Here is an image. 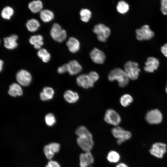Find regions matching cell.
I'll return each instance as SVG.
<instances>
[{
    "label": "cell",
    "instance_id": "6da1fadb",
    "mask_svg": "<svg viewBox=\"0 0 167 167\" xmlns=\"http://www.w3.org/2000/svg\"><path fill=\"white\" fill-rule=\"evenodd\" d=\"M75 133L78 136L77 142L84 152H90L94 145L92 136L87 128L84 126L78 127Z\"/></svg>",
    "mask_w": 167,
    "mask_h": 167
},
{
    "label": "cell",
    "instance_id": "7a4b0ae2",
    "mask_svg": "<svg viewBox=\"0 0 167 167\" xmlns=\"http://www.w3.org/2000/svg\"><path fill=\"white\" fill-rule=\"evenodd\" d=\"M108 79L110 81L116 80L118 85L124 88L128 84L129 79L124 70L119 68H115L109 72L108 75Z\"/></svg>",
    "mask_w": 167,
    "mask_h": 167
},
{
    "label": "cell",
    "instance_id": "3957f363",
    "mask_svg": "<svg viewBox=\"0 0 167 167\" xmlns=\"http://www.w3.org/2000/svg\"><path fill=\"white\" fill-rule=\"evenodd\" d=\"M124 70L129 79L133 80H135L138 78L140 71L138 64L131 61L125 63Z\"/></svg>",
    "mask_w": 167,
    "mask_h": 167
},
{
    "label": "cell",
    "instance_id": "277c9868",
    "mask_svg": "<svg viewBox=\"0 0 167 167\" xmlns=\"http://www.w3.org/2000/svg\"><path fill=\"white\" fill-rule=\"evenodd\" d=\"M93 32L96 35L98 40L102 42L106 41L111 33L110 28L104 24L101 23L94 26Z\"/></svg>",
    "mask_w": 167,
    "mask_h": 167
},
{
    "label": "cell",
    "instance_id": "5b68a950",
    "mask_svg": "<svg viewBox=\"0 0 167 167\" xmlns=\"http://www.w3.org/2000/svg\"><path fill=\"white\" fill-rule=\"evenodd\" d=\"M111 132L113 136L117 139V142L118 145H121L126 140L130 139L131 137V132L120 127L113 128L111 130Z\"/></svg>",
    "mask_w": 167,
    "mask_h": 167
},
{
    "label": "cell",
    "instance_id": "8992f818",
    "mask_svg": "<svg viewBox=\"0 0 167 167\" xmlns=\"http://www.w3.org/2000/svg\"><path fill=\"white\" fill-rule=\"evenodd\" d=\"M50 34L54 41L59 42H63L67 37L66 31L63 29L60 25L56 23L53 24L50 30Z\"/></svg>",
    "mask_w": 167,
    "mask_h": 167
},
{
    "label": "cell",
    "instance_id": "52a82bcc",
    "mask_svg": "<svg viewBox=\"0 0 167 167\" xmlns=\"http://www.w3.org/2000/svg\"><path fill=\"white\" fill-rule=\"evenodd\" d=\"M136 39L139 41L148 40L151 39L154 36V32L150 28L148 25L142 26L141 28L135 31Z\"/></svg>",
    "mask_w": 167,
    "mask_h": 167
},
{
    "label": "cell",
    "instance_id": "ba28073f",
    "mask_svg": "<svg viewBox=\"0 0 167 167\" xmlns=\"http://www.w3.org/2000/svg\"><path fill=\"white\" fill-rule=\"evenodd\" d=\"M32 76L30 72L24 69L19 71L16 75L17 82L21 86H29L32 81Z\"/></svg>",
    "mask_w": 167,
    "mask_h": 167
},
{
    "label": "cell",
    "instance_id": "9c48e42d",
    "mask_svg": "<svg viewBox=\"0 0 167 167\" xmlns=\"http://www.w3.org/2000/svg\"><path fill=\"white\" fill-rule=\"evenodd\" d=\"M104 120L108 123L114 126L118 125L121 122L119 114L112 109H109L105 112Z\"/></svg>",
    "mask_w": 167,
    "mask_h": 167
},
{
    "label": "cell",
    "instance_id": "30bf717a",
    "mask_svg": "<svg viewBox=\"0 0 167 167\" xmlns=\"http://www.w3.org/2000/svg\"><path fill=\"white\" fill-rule=\"evenodd\" d=\"M162 115L158 109H154L148 111L145 116L147 121L151 124H158L162 120Z\"/></svg>",
    "mask_w": 167,
    "mask_h": 167
},
{
    "label": "cell",
    "instance_id": "8fae6325",
    "mask_svg": "<svg viewBox=\"0 0 167 167\" xmlns=\"http://www.w3.org/2000/svg\"><path fill=\"white\" fill-rule=\"evenodd\" d=\"M167 146L164 143H156L152 145L149 150L151 155L159 158H161L166 152Z\"/></svg>",
    "mask_w": 167,
    "mask_h": 167
},
{
    "label": "cell",
    "instance_id": "7c38bea8",
    "mask_svg": "<svg viewBox=\"0 0 167 167\" xmlns=\"http://www.w3.org/2000/svg\"><path fill=\"white\" fill-rule=\"evenodd\" d=\"M60 147V144L57 143H52L45 145L44 148V152L47 159L51 160L54 154L59 151Z\"/></svg>",
    "mask_w": 167,
    "mask_h": 167
},
{
    "label": "cell",
    "instance_id": "4fadbf2b",
    "mask_svg": "<svg viewBox=\"0 0 167 167\" xmlns=\"http://www.w3.org/2000/svg\"><path fill=\"white\" fill-rule=\"evenodd\" d=\"M90 57L92 61L97 64H103L105 59L104 53L96 48H94L90 53Z\"/></svg>",
    "mask_w": 167,
    "mask_h": 167
},
{
    "label": "cell",
    "instance_id": "5bb4252c",
    "mask_svg": "<svg viewBox=\"0 0 167 167\" xmlns=\"http://www.w3.org/2000/svg\"><path fill=\"white\" fill-rule=\"evenodd\" d=\"M79 158L80 167H92L91 165L94 162V159L90 152L81 153Z\"/></svg>",
    "mask_w": 167,
    "mask_h": 167
},
{
    "label": "cell",
    "instance_id": "9a60e30c",
    "mask_svg": "<svg viewBox=\"0 0 167 167\" xmlns=\"http://www.w3.org/2000/svg\"><path fill=\"white\" fill-rule=\"evenodd\" d=\"M159 64V61L157 58L153 57H149L145 62L144 69L146 72H153L157 69Z\"/></svg>",
    "mask_w": 167,
    "mask_h": 167
},
{
    "label": "cell",
    "instance_id": "2e32d148",
    "mask_svg": "<svg viewBox=\"0 0 167 167\" xmlns=\"http://www.w3.org/2000/svg\"><path fill=\"white\" fill-rule=\"evenodd\" d=\"M76 82L79 86L85 89L92 88L94 85L88 74H83L79 75L76 79Z\"/></svg>",
    "mask_w": 167,
    "mask_h": 167
},
{
    "label": "cell",
    "instance_id": "e0dca14e",
    "mask_svg": "<svg viewBox=\"0 0 167 167\" xmlns=\"http://www.w3.org/2000/svg\"><path fill=\"white\" fill-rule=\"evenodd\" d=\"M18 37L15 34H12L4 38V45L5 47L8 49H13L18 46L17 40Z\"/></svg>",
    "mask_w": 167,
    "mask_h": 167
},
{
    "label": "cell",
    "instance_id": "ac0fdd59",
    "mask_svg": "<svg viewBox=\"0 0 167 167\" xmlns=\"http://www.w3.org/2000/svg\"><path fill=\"white\" fill-rule=\"evenodd\" d=\"M67 72L71 75H76L80 72L82 70L80 64L76 60H73L67 63Z\"/></svg>",
    "mask_w": 167,
    "mask_h": 167
},
{
    "label": "cell",
    "instance_id": "d6986e66",
    "mask_svg": "<svg viewBox=\"0 0 167 167\" xmlns=\"http://www.w3.org/2000/svg\"><path fill=\"white\" fill-rule=\"evenodd\" d=\"M69 51L72 53H75L79 50L80 44L79 41L76 38L71 37L69 38L66 43Z\"/></svg>",
    "mask_w": 167,
    "mask_h": 167
},
{
    "label": "cell",
    "instance_id": "ffe728a7",
    "mask_svg": "<svg viewBox=\"0 0 167 167\" xmlns=\"http://www.w3.org/2000/svg\"><path fill=\"white\" fill-rule=\"evenodd\" d=\"M54 91L51 87H45L44 88L40 94L41 99L43 101L51 99L53 97Z\"/></svg>",
    "mask_w": 167,
    "mask_h": 167
},
{
    "label": "cell",
    "instance_id": "44dd1931",
    "mask_svg": "<svg viewBox=\"0 0 167 167\" xmlns=\"http://www.w3.org/2000/svg\"><path fill=\"white\" fill-rule=\"evenodd\" d=\"M63 97L65 100L70 103L76 102L79 98L78 94L71 90L65 91L63 94Z\"/></svg>",
    "mask_w": 167,
    "mask_h": 167
},
{
    "label": "cell",
    "instance_id": "7402d4cb",
    "mask_svg": "<svg viewBox=\"0 0 167 167\" xmlns=\"http://www.w3.org/2000/svg\"><path fill=\"white\" fill-rule=\"evenodd\" d=\"M8 94L13 97L21 96L23 93L21 86L18 83H14L9 87Z\"/></svg>",
    "mask_w": 167,
    "mask_h": 167
},
{
    "label": "cell",
    "instance_id": "603a6c76",
    "mask_svg": "<svg viewBox=\"0 0 167 167\" xmlns=\"http://www.w3.org/2000/svg\"><path fill=\"white\" fill-rule=\"evenodd\" d=\"M28 7L33 13L40 12L43 10V3L40 0H33L29 3Z\"/></svg>",
    "mask_w": 167,
    "mask_h": 167
},
{
    "label": "cell",
    "instance_id": "cb8c5ba5",
    "mask_svg": "<svg viewBox=\"0 0 167 167\" xmlns=\"http://www.w3.org/2000/svg\"><path fill=\"white\" fill-rule=\"evenodd\" d=\"M130 6L129 3L124 0L118 2L116 6L117 11L120 14L123 15L127 13L130 10Z\"/></svg>",
    "mask_w": 167,
    "mask_h": 167
},
{
    "label": "cell",
    "instance_id": "d4e9b609",
    "mask_svg": "<svg viewBox=\"0 0 167 167\" xmlns=\"http://www.w3.org/2000/svg\"><path fill=\"white\" fill-rule=\"evenodd\" d=\"M29 43L34 46V48L36 49H40L43 45V37L40 35H33L29 39Z\"/></svg>",
    "mask_w": 167,
    "mask_h": 167
},
{
    "label": "cell",
    "instance_id": "484cf974",
    "mask_svg": "<svg viewBox=\"0 0 167 167\" xmlns=\"http://www.w3.org/2000/svg\"><path fill=\"white\" fill-rule=\"evenodd\" d=\"M14 12L15 11L13 7L10 6H6L2 9L0 15L3 19L9 20L13 16Z\"/></svg>",
    "mask_w": 167,
    "mask_h": 167
},
{
    "label": "cell",
    "instance_id": "4316f807",
    "mask_svg": "<svg viewBox=\"0 0 167 167\" xmlns=\"http://www.w3.org/2000/svg\"><path fill=\"white\" fill-rule=\"evenodd\" d=\"M40 16L43 22L48 23L53 19L54 15L52 11L48 9H45L42 10L40 12Z\"/></svg>",
    "mask_w": 167,
    "mask_h": 167
},
{
    "label": "cell",
    "instance_id": "83f0119b",
    "mask_svg": "<svg viewBox=\"0 0 167 167\" xmlns=\"http://www.w3.org/2000/svg\"><path fill=\"white\" fill-rule=\"evenodd\" d=\"M40 26L39 22L37 19H29L26 23V27L28 30L32 32L36 31Z\"/></svg>",
    "mask_w": 167,
    "mask_h": 167
},
{
    "label": "cell",
    "instance_id": "f1b7e54d",
    "mask_svg": "<svg viewBox=\"0 0 167 167\" xmlns=\"http://www.w3.org/2000/svg\"><path fill=\"white\" fill-rule=\"evenodd\" d=\"M91 11L87 8H83L79 12V15L81 20L84 23L89 21L92 16Z\"/></svg>",
    "mask_w": 167,
    "mask_h": 167
},
{
    "label": "cell",
    "instance_id": "f546056e",
    "mask_svg": "<svg viewBox=\"0 0 167 167\" xmlns=\"http://www.w3.org/2000/svg\"><path fill=\"white\" fill-rule=\"evenodd\" d=\"M38 57L42 61L45 63L48 62L51 58L50 54L45 49H39L37 53Z\"/></svg>",
    "mask_w": 167,
    "mask_h": 167
},
{
    "label": "cell",
    "instance_id": "4dcf8cb0",
    "mask_svg": "<svg viewBox=\"0 0 167 167\" xmlns=\"http://www.w3.org/2000/svg\"><path fill=\"white\" fill-rule=\"evenodd\" d=\"M133 100V98L131 95L126 94L122 95L121 96L120 102L122 106L126 107L132 103Z\"/></svg>",
    "mask_w": 167,
    "mask_h": 167
},
{
    "label": "cell",
    "instance_id": "1f68e13d",
    "mask_svg": "<svg viewBox=\"0 0 167 167\" xmlns=\"http://www.w3.org/2000/svg\"><path fill=\"white\" fill-rule=\"evenodd\" d=\"M107 158L109 162L115 163L119 161L120 157L118 152L114 151H112L108 153Z\"/></svg>",
    "mask_w": 167,
    "mask_h": 167
},
{
    "label": "cell",
    "instance_id": "d6a6232c",
    "mask_svg": "<svg viewBox=\"0 0 167 167\" xmlns=\"http://www.w3.org/2000/svg\"><path fill=\"white\" fill-rule=\"evenodd\" d=\"M45 120L46 125L49 126H53L56 122L55 117L51 113H48L45 116Z\"/></svg>",
    "mask_w": 167,
    "mask_h": 167
},
{
    "label": "cell",
    "instance_id": "836d02e7",
    "mask_svg": "<svg viewBox=\"0 0 167 167\" xmlns=\"http://www.w3.org/2000/svg\"><path fill=\"white\" fill-rule=\"evenodd\" d=\"M91 82L94 84L99 79V75L95 71H91L88 74Z\"/></svg>",
    "mask_w": 167,
    "mask_h": 167
},
{
    "label": "cell",
    "instance_id": "e575fe53",
    "mask_svg": "<svg viewBox=\"0 0 167 167\" xmlns=\"http://www.w3.org/2000/svg\"><path fill=\"white\" fill-rule=\"evenodd\" d=\"M161 10L164 15H167V0H161Z\"/></svg>",
    "mask_w": 167,
    "mask_h": 167
},
{
    "label": "cell",
    "instance_id": "d590c367",
    "mask_svg": "<svg viewBox=\"0 0 167 167\" xmlns=\"http://www.w3.org/2000/svg\"><path fill=\"white\" fill-rule=\"evenodd\" d=\"M45 167H61L57 161L50 160L48 162Z\"/></svg>",
    "mask_w": 167,
    "mask_h": 167
},
{
    "label": "cell",
    "instance_id": "8d00e7d4",
    "mask_svg": "<svg viewBox=\"0 0 167 167\" xmlns=\"http://www.w3.org/2000/svg\"><path fill=\"white\" fill-rule=\"evenodd\" d=\"M57 71L60 74H63L67 72V63L59 67L58 68Z\"/></svg>",
    "mask_w": 167,
    "mask_h": 167
},
{
    "label": "cell",
    "instance_id": "74e56055",
    "mask_svg": "<svg viewBox=\"0 0 167 167\" xmlns=\"http://www.w3.org/2000/svg\"><path fill=\"white\" fill-rule=\"evenodd\" d=\"M161 51L163 54L167 57V43L163 45L161 48Z\"/></svg>",
    "mask_w": 167,
    "mask_h": 167
},
{
    "label": "cell",
    "instance_id": "f35d334b",
    "mask_svg": "<svg viewBox=\"0 0 167 167\" xmlns=\"http://www.w3.org/2000/svg\"><path fill=\"white\" fill-rule=\"evenodd\" d=\"M116 167H128L125 164L123 163H120L118 164Z\"/></svg>",
    "mask_w": 167,
    "mask_h": 167
},
{
    "label": "cell",
    "instance_id": "ab89813d",
    "mask_svg": "<svg viewBox=\"0 0 167 167\" xmlns=\"http://www.w3.org/2000/svg\"><path fill=\"white\" fill-rule=\"evenodd\" d=\"M4 62L3 61L0 59V72L2 70Z\"/></svg>",
    "mask_w": 167,
    "mask_h": 167
},
{
    "label": "cell",
    "instance_id": "60d3db41",
    "mask_svg": "<svg viewBox=\"0 0 167 167\" xmlns=\"http://www.w3.org/2000/svg\"><path fill=\"white\" fill-rule=\"evenodd\" d=\"M165 91L167 93V84L165 88Z\"/></svg>",
    "mask_w": 167,
    "mask_h": 167
}]
</instances>
